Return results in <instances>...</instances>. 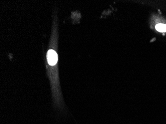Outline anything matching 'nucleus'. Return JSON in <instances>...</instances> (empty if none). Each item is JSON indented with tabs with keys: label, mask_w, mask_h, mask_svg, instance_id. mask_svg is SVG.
<instances>
[{
	"label": "nucleus",
	"mask_w": 166,
	"mask_h": 124,
	"mask_svg": "<svg viewBox=\"0 0 166 124\" xmlns=\"http://www.w3.org/2000/svg\"><path fill=\"white\" fill-rule=\"evenodd\" d=\"M47 61L48 64L52 66L55 65L57 63V54L53 50H49L47 52Z\"/></svg>",
	"instance_id": "1"
},
{
	"label": "nucleus",
	"mask_w": 166,
	"mask_h": 124,
	"mask_svg": "<svg viewBox=\"0 0 166 124\" xmlns=\"http://www.w3.org/2000/svg\"><path fill=\"white\" fill-rule=\"evenodd\" d=\"M155 28L157 31L161 32H166V25L165 24H162V23L158 24L156 25Z\"/></svg>",
	"instance_id": "2"
}]
</instances>
